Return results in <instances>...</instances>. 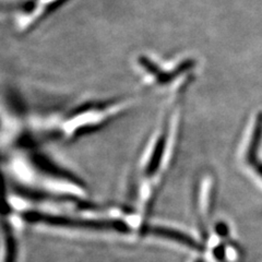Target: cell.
<instances>
[{
  "mask_svg": "<svg viewBox=\"0 0 262 262\" xmlns=\"http://www.w3.org/2000/svg\"><path fill=\"white\" fill-rule=\"evenodd\" d=\"M28 223L45 224L49 226L67 227L85 231H110L117 233H128L129 225L120 220H88L62 215H54L38 211H28L22 214Z\"/></svg>",
  "mask_w": 262,
  "mask_h": 262,
  "instance_id": "1",
  "label": "cell"
},
{
  "mask_svg": "<svg viewBox=\"0 0 262 262\" xmlns=\"http://www.w3.org/2000/svg\"><path fill=\"white\" fill-rule=\"evenodd\" d=\"M32 163L36 168H38L42 173H45L49 176L62 179V180H67V182L73 183L75 185L78 186H83V182L80 178H78L76 175H73L72 173H69L67 169L60 168L58 165H56L54 162H52L46 157H43V155L35 154L32 157Z\"/></svg>",
  "mask_w": 262,
  "mask_h": 262,
  "instance_id": "2",
  "label": "cell"
},
{
  "mask_svg": "<svg viewBox=\"0 0 262 262\" xmlns=\"http://www.w3.org/2000/svg\"><path fill=\"white\" fill-rule=\"evenodd\" d=\"M146 232L147 234H151L153 236L161 237V238H165L171 242L178 243L180 245L185 246V247H188L193 250L203 249V246L198 241L194 239L193 237L180 231H177V229L164 227V226H150L146 229Z\"/></svg>",
  "mask_w": 262,
  "mask_h": 262,
  "instance_id": "3",
  "label": "cell"
},
{
  "mask_svg": "<svg viewBox=\"0 0 262 262\" xmlns=\"http://www.w3.org/2000/svg\"><path fill=\"white\" fill-rule=\"evenodd\" d=\"M262 140V112H260L256 119V125L253 128V133L250 143L248 145L247 154H246V161H247L250 165H255L257 163V155L259 151V146Z\"/></svg>",
  "mask_w": 262,
  "mask_h": 262,
  "instance_id": "4",
  "label": "cell"
},
{
  "mask_svg": "<svg viewBox=\"0 0 262 262\" xmlns=\"http://www.w3.org/2000/svg\"><path fill=\"white\" fill-rule=\"evenodd\" d=\"M166 142H167V135L166 133H163L159 139L157 143L154 145L153 152L151 154V159L150 162L147 163V166L145 168V175L146 176H153L160 167V164L162 162L164 151H165L166 147Z\"/></svg>",
  "mask_w": 262,
  "mask_h": 262,
  "instance_id": "5",
  "label": "cell"
},
{
  "mask_svg": "<svg viewBox=\"0 0 262 262\" xmlns=\"http://www.w3.org/2000/svg\"><path fill=\"white\" fill-rule=\"evenodd\" d=\"M5 232H6V262H15L16 257V246L13 238V235L11 234L9 227L5 225Z\"/></svg>",
  "mask_w": 262,
  "mask_h": 262,
  "instance_id": "6",
  "label": "cell"
},
{
  "mask_svg": "<svg viewBox=\"0 0 262 262\" xmlns=\"http://www.w3.org/2000/svg\"><path fill=\"white\" fill-rule=\"evenodd\" d=\"M216 232H217L219 235H221V236H226V235L228 234V228H227V226H226L225 224L220 223V224H217V226H216Z\"/></svg>",
  "mask_w": 262,
  "mask_h": 262,
  "instance_id": "7",
  "label": "cell"
},
{
  "mask_svg": "<svg viewBox=\"0 0 262 262\" xmlns=\"http://www.w3.org/2000/svg\"><path fill=\"white\" fill-rule=\"evenodd\" d=\"M252 167H255L257 173L260 175V177H262V163H256L255 165H252Z\"/></svg>",
  "mask_w": 262,
  "mask_h": 262,
  "instance_id": "8",
  "label": "cell"
},
{
  "mask_svg": "<svg viewBox=\"0 0 262 262\" xmlns=\"http://www.w3.org/2000/svg\"><path fill=\"white\" fill-rule=\"evenodd\" d=\"M195 262H202V260H196Z\"/></svg>",
  "mask_w": 262,
  "mask_h": 262,
  "instance_id": "9",
  "label": "cell"
}]
</instances>
